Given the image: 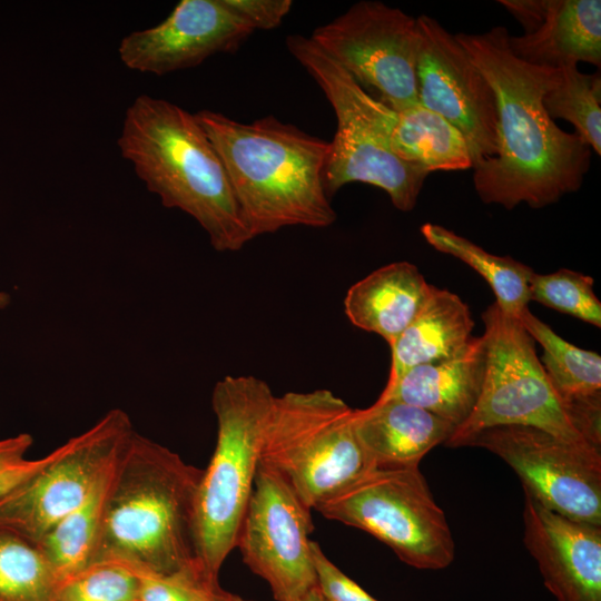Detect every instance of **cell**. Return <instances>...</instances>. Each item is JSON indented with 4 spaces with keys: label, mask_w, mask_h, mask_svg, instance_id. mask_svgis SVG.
<instances>
[{
    "label": "cell",
    "mask_w": 601,
    "mask_h": 601,
    "mask_svg": "<svg viewBox=\"0 0 601 601\" xmlns=\"http://www.w3.org/2000/svg\"><path fill=\"white\" fill-rule=\"evenodd\" d=\"M509 37L501 26L455 35L495 97L497 154L473 167V183L484 204L512 209L525 203L538 209L580 189L591 148L544 109L543 97L560 80V69L516 58Z\"/></svg>",
    "instance_id": "1"
},
{
    "label": "cell",
    "mask_w": 601,
    "mask_h": 601,
    "mask_svg": "<svg viewBox=\"0 0 601 601\" xmlns=\"http://www.w3.org/2000/svg\"><path fill=\"white\" fill-rule=\"evenodd\" d=\"M195 116L224 165L250 239L336 220L324 184L329 141L274 116L249 124L213 110Z\"/></svg>",
    "instance_id": "2"
},
{
    "label": "cell",
    "mask_w": 601,
    "mask_h": 601,
    "mask_svg": "<svg viewBox=\"0 0 601 601\" xmlns=\"http://www.w3.org/2000/svg\"><path fill=\"white\" fill-rule=\"evenodd\" d=\"M203 470L136 431L115 461L96 562L168 574L197 561L196 494Z\"/></svg>",
    "instance_id": "3"
},
{
    "label": "cell",
    "mask_w": 601,
    "mask_h": 601,
    "mask_svg": "<svg viewBox=\"0 0 601 601\" xmlns=\"http://www.w3.org/2000/svg\"><path fill=\"white\" fill-rule=\"evenodd\" d=\"M146 188L162 206L193 217L218 252L249 240L226 170L195 114L168 100L138 96L117 140Z\"/></svg>",
    "instance_id": "4"
},
{
    "label": "cell",
    "mask_w": 601,
    "mask_h": 601,
    "mask_svg": "<svg viewBox=\"0 0 601 601\" xmlns=\"http://www.w3.org/2000/svg\"><path fill=\"white\" fill-rule=\"evenodd\" d=\"M274 398L269 385L252 375L225 376L213 388L217 436L197 489L194 541L197 561L217 579L236 548Z\"/></svg>",
    "instance_id": "5"
},
{
    "label": "cell",
    "mask_w": 601,
    "mask_h": 601,
    "mask_svg": "<svg viewBox=\"0 0 601 601\" xmlns=\"http://www.w3.org/2000/svg\"><path fill=\"white\" fill-rule=\"evenodd\" d=\"M286 46L322 89L336 117L324 171L328 196L351 183L368 184L383 189L398 210L411 211L430 174L393 152L383 122V104L309 37L288 36Z\"/></svg>",
    "instance_id": "6"
},
{
    "label": "cell",
    "mask_w": 601,
    "mask_h": 601,
    "mask_svg": "<svg viewBox=\"0 0 601 601\" xmlns=\"http://www.w3.org/2000/svg\"><path fill=\"white\" fill-rule=\"evenodd\" d=\"M353 411L325 388L274 398L260 462L311 510L374 469L354 433Z\"/></svg>",
    "instance_id": "7"
},
{
    "label": "cell",
    "mask_w": 601,
    "mask_h": 601,
    "mask_svg": "<svg viewBox=\"0 0 601 601\" xmlns=\"http://www.w3.org/2000/svg\"><path fill=\"white\" fill-rule=\"evenodd\" d=\"M314 510L367 532L413 568L441 570L454 560L445 514L418 467L372 469Z\"/></svg>",
    "instance_id": "8"
},
{
    "label": "cell",
    "mask_w": 601,
    "mask_h": 601,
    "mask_svg": "<svg viewBox=\"0 0 601 601\" xmlns=\"http://www.w3.org/2000/svg\"><path fill=\"white\" fill-rule=\"evenodd\" d=\"M482 319L486 364L481 394L445 445L459 447L466 437L493 426L528 425L573 444L595 447L573 425L520 319L503 313L496 303L484 311Z\"/></svg>",
    "instance_id": "9"
},
{
    "label": "cell",
    "mask_w": 601,
    "mask_h": 601,
    "mask_svg": "<svg viewBox=\"0 0 601 601\" xmlns=\"http://www.w3.org/2000/svg\"><path fill=\"white\" fill-rule=\"evenodd\" d=\"M376 100L393 110L418 102L416 19L381 1L363 0L309 37Z\"/></svg>",
    "instance_id": "10"
},
{
    "label": "cell",
    "mask_w": 601,
    "mask_h": 601,
    "mask_svg": "<svg viewBox=\"0 0 601 601\" xmlns=\"http://www.w3.org/2000/svg\"><path fill=\"white\" fill-rule=\"evenodd\" d=\"M134 431L129 415L112 408L69 439L52 462L0 500V530L37 544L88 497Z\"/></svg>",
    "instance_id": "11"
},
{
    "label": "cell",
    "mask_w": 601,
    "mask_h": 601,
    "mask_svg": "<svg viewBox=\"0 0 601 601\" xmlns=\"http://www.w3.org/2000/svg\"><path fill=\"white\" fill-rule=\"evenodd\" d=\"M460 446L482 447L497 455L518 474L524 492L544 508L601 525V450L528 425L484 428Z\"/></svg>",
    "instance_id": "12"
},
{
    "label": "cell",
    "mask_w": 601,
    "mask_h": 601,
    "mask_svg": "<svg viewBox=\"0 0 601 601\" xmlns=\"http://www.w3.org/2000/svg\"><path fill=\"white\" fill-rule=\"evenodd\" d=\"M311 511L282 475L259 461L236 548L277 601H292L317 585Z\"/></svg>",
    "instance_id": "13"
},
{
    "label": "cell",
    "mask_w": 601,
    "mask_h": 601,
    "mask_svg": "<svg viewBox=\"0 0 601 601\" xmlns=\"http://www.w3.org/2000/svg\"><path fill=\"white\" fill-rule=\"evenodd\" d=\"M418 102L443 117L464 137L472 168L497 154V118L493 90L465 49L437 20L416 18Z\"/></svg>",
    "instance_id": "14"
},
{
    "label": "cell",
    "mask_w": 601,
    "mask_h": 601,
    "mask_svg": "<svg viewBox=\"0 0 601 601\" xmlns=\"http://www.w3.org/2000/svg\"><path fill=\"white\" fill-rule=\"evenodd\" d=\"M253 32L223 0H181L157 26L124 37L118 55L131 70L162 76L234 52Z\"/></svg>",
    "instance_id": "15"
},
{
    "label": "cell",
    "mask_w": 601,
    "mask_h": 601,
    "mask_svg": "<svg viewBox=\"0 0 601 601\" xmlns=\"http://www.w3.org/2000/svg\"><path fill=\"white\" fill-rule=\"evenodd\" d=\"M523 541L556 601H601V525L553 512L524 492Z\"/></svg>",
    "instance_id": "16"
},
{
    "label": "cell",
    "mask_w": 601,
    "mask_h": 601,
    "mask_svg": "<svg viewBox=\"0 0 601 601\" xmlns=\"http://www.w3.org/2000/svg\"><path fill=\"white\" fill-rule=\"evenodd\" d=\"M524 29L509 37L512 53L530 65L559 69L601 65L600 0H500Z\"/></svg>",
    "instance_id": "17"
},
{
    "label": "cell",
    "mask_w": 601,
    "mask_h": 601,
    "mask_svg": "<svg viewBox=\"0 0 601 601\" xmlns=\"http://www.w3.org/2000/svg\"><path fill=\"white\" fill-rule=\"evenodd\" d=\"M485 364V338L483 335L473 337L451 358L410 368L395 383L385 386L377 400H394L424 408L456 430L477 403Z\"/></svg>",
    "instance_id": "18"
},
{
    "label": "cell",
    "mask_w": 601,
    "mask_h": 601,
    "mask_svg": "<svg viewBox=\"0 0 601 601\" xmlns=\"http://www.w3.org/2000/svg\"><path fill=\"white\" fill-rule=\"evenodd\" d=\"M353 428L374 469L418 467L455 431L435 414L394 400H377L367 408L354 410Z\"/></svg>",
    "instance_id": "19"
},
{
    "label": "cell",
    "mask_w": 601,
    "mask_h": 601,
    "mask_svg": "<svg viewBox=\"0 0 601 601\" xmlns=\"http://www.w3.org/2000/svg\"><path fill=\"white\" fill-rule=\"evenodd\" d=\"M431 288L412 263H391L348 288L344 312L354 326L380 335L391 346L420 312Z\"/></svg>",
    "instance_id": "20"
},
{
    "label": "cell",
    "mask_w": 601,
    "mask_h": 601,
    "mask_svg": "<svg viewBox=\"0 0 601 601\" xmlns=\"http://www.w3.org/2000/svg\"><path fill=\"white\" fill-rule=\"evenodd\" d=\"M469 306L449 289L432 286L424 305L391 347L386 386L410 368L459 354L473 338Z\"/></svg>",
    "instance_id": "21"
},
{
    "label": "cell",
    "mask_w": 601,
    "mask_h": 601,
    "mask_svg": "<svg viewBox=\"0 0 601 601\" xmlns=\"http://www.w3.org/2000/svg\"><path fill=\"white\" fill-rule=\"evenodd\" d=\"M383 122L393 152L428 174L472 168L463 135L447 120L421 104L393 110L383 104Z\"/></svg>",
    "instance_id": "22"
},
{
    "label": "cell",
    "mask_w": 601,
    "mask_h": 601,
    "mask_svg": "<svg viewBox=\"0 0 601 601\" xmlns=\"http://www.w3.org/2000/svg\"><path fill=\"white\" fill-rule=\"evenodd\" d=\"M115 461L88 497L37 543L60 583L95 563Z\"/></svg>",
    "instance_id": "23"
},
{
    "label": "cell",
    "mask_w": 601,
    "mask_h": 601,
    "mask_svg": "<svg viewBox=\"0 0 601 601\" xmlns=\"http://www.w3.org/2000/svg\"><path fill=\"white\" fill-rule=\"evenodd\" d=\"M421 233L434 249L456 257L476 270L490 285L503 313L519 318L528 308L530 278L534 273L531 267L510 256L491 254L437 224H424Z\"/></svg>",
    "instance_id": "24"
},
{
    "label": "cell",
    "mask_w": 601,
    "mask_h": 601,
    "mask_svg": "<svg viewBox=\"0 0 601 601\" xmlns=\"http://www.w3.org/2000/svg\"><path fill=\"white\" fill-rule=\"evenodd\" d=\"M519 319L532 339L541 344V364L564 407L569 403L601 395L599 354L566 342L528 308Z\"/></svg>",
    "instance_id": "25"
},
{
    "label": "cell",
    "mask_w": 601,
    "mask_h": 601,
    "mask_svg": "<svg viewBox=\"0 0 601 601\" xmlns=\"http://www.w3.org/2000/svg\"><path fill=\"white\" fill-rule=\"evenodd\" d=\"M560 80L543 97L551 119H564L575 134L599 156L601 155V77L584 73L577 63L561 68Z\"/></svg>",
    "instance_id": "26"
},
{
    "label": "cell",
    "mask_w": 601,
    "mask_h": 601,
    "mask_svg": "<svg viewBox=\"0 0 601 601\" xmlns=\"http://www.w3.org/2000/svg\"><path fill=\"white\" fill-rule=\"evenodd\" d=\"M59 585L37 544L0 530V601H55Z\"/></svg>",
    "instance_id": "27"
},
{
    "label": "cell",
    "mask_w": 601,
    "mask_h": 601,
    "mask_svg": "<svg viewBox=\"0 0 601 601\" xmlns=\"http://www.w3.org/2000/svg\"><path fill=\"white\" fill-rule=\"evenodd\" d=\"M530 299L601 327V303L593 292V278L582 273L565 268L550 274L533 273Z\"/></svg>",
    "instance_id": "28"
},
{
    "label": "cell",
    "mask_w": 601,
    "mask_h": 601,
    "mask_svg": "<svg viewBox=\"0 0 601 601\" xmlns=\"http://www.w3.org/2000/svg\"><path fill=\"white\" fill-rule=\"evenodd\" d=\"M140 579L117 561L96 562L62 581L55 601H137Z\"/></svg>",
    "instance_id": "29"
},
{
    "label": "cell",
    "mask_w": 601,
    "mask_h": 601,
    "mask_svg": "<svg viewBox=\"0 0 601 601\" xmlns=\"http://www.w3.org/2000/svg\"><path fill=\"white\" fill-rule=\"evenodd\" d=\"M136 571L140 579L137 601H224L234 595L198 561L168 574Z\"/></svg>",
    "instance_id": "30"
},
{
    "label": "cell",
    "mask_w": 601,
    "mask_h": 601,
    "mask_svg": "<svg viewBox=\"0 0 601 601\" xmlns=\"http://www.w3.org/2000/svg\"><path fill=\"white\" fill-rule=\"evenodd\" d=\"M33 444L29 433H19L0 440V500L27 482L59 453V446L39 459H29L28 451Z\"/></svg>",
    "instance_id": "31"
},
{
    "label": "cell",
    "mask_w": 601,
    "mask_h": 601,
    "mask_svg": "<svg viewBox=\"0 0 601 601\" xmlns=\"http://www.w3.org/2000/svg\"><path fill=\"white\" fill-rule=\"evenodd\" d=\"M312 554L317 588L325 601H377L331 562L314 541Z\"/></svg>",
    "instance_id": "32"
},
{
    "label": "cell",
    "mask_w": 601,
    "mask_h": 601,
    "mask_svg": "<svg viewBox=\"0 0 601 601\" xmlns=\"http://www.w3.org/2000/svg\"><path fill=\"white\" fill-rule=\"evenodd\" d=\"M223 2L254 31L278 27L293 6L290 0H223Z\"/></svg>",
    "instance_id": "33"
},
{
    "label": "cell",
    "mask_w": 601,
    "mask_h": 601,
    "mask_svg": "<svg viewBox=\"0 0 601 601\" xmlns=\"http://www.w3.org/2000/svg\"><path fill=\"white\" fill-rule=\"evenodd\" d=\"M292 601H325V600L316 585Z\"/></svg>",
    "instance_id": "34"
},
{
    "label": "cell",
    "mask_w": 601,
    "mask_h": 601,
    "mask_svg": "<svg viewBox=\"0 0 601 601\" xmlns=\"http://www.w3.org/2000/svg\"><path fill=\"white\" fill-rule=\"evenodd\" d=\"M10 303V296L4 290L0 289V311L6 308Z\"/></svg>",
    "instance_id": "35"
},
{
    "label": "cell",
    "mask_w": 601,
    "mask_h": 601,
    "mask_svg": "<svg viewBox=\"0 0 601 601\" xmlns=\"http://www.w3.org/2000/svg\"><path fill=\"white\" fill-rule=\"evenodd\" d=\"M224 601H250V600H244L239 595L234 594L233 597Z\"/></svg>",
    "instance_id": "36"
}]
</instances>
